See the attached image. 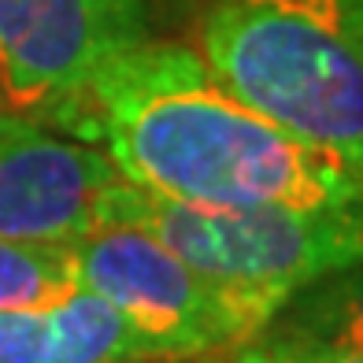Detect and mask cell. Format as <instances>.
<instances>
[{
	"mask_svg": "<svg viewBox=\"0 0 363 363\" xmlns=\"http://www.w3.org/2000/svg\"><path fill=\"white\" fill-rule=\"evenodd\" d=\"M196 52L241 104L363 171V0H226Z\"/></svg>",
	"mask_w": 363,
	"mask_h": 363,
	"instance_id": "obj_2",
	"label": "cell"
},
{
	"mask_svg": "<svg viewBox=\"0 0 363 363\" xmlns=\"http://www.w3.org/2000/svg\"><path fill=\"white\" fill-rule=\"evenodd\" d=\"M74 289L78 282L67 245L0 241V311L41 308Z\"/></svg>",
	"mask_w": 363,
	"mask_h": 363,
	"instance_id": "obj_9",
	"label": "cell"
},
{
	"mask_svg": "<svg viewBox=\"0 0 363 363\" xmlns=\"http://www.w3.org/2000/svg\"><path fill=\"white\" fill-rule=\"evenodd\" d=\"M123 223L145 226L208 278L282 296L363 259V201L337 208H193L130 189Z\"/></svg>",
	"mask_w": 363,
	"mask_h": 363,
	"instance_id": "obj_4",
	"label": "cell"
},
{
	"mask_svg": "<svg viewBox=\"0 0 363 363\" xmlns=\"http://www.w3.org/2000/svg\"><path fill=\"white\" fill-rule=\"evenodd\" d=\"M67 252L74 282L119 311L152 359H219L256 341L286 301L208 278L138 223L101 226Z\"/></svg>",
	"mask_w": 363,
	"mask_h": 363,
	"instance_id": "obj_3",
	"label": "cell"
},
{
	"mask_svg": "<svg viewBox=\"0 0 363 363\" xmlns=\"http://www.w3.org/2000/svg\"><path fill=\"white\" fill-rule=\"evenodd\" d=\"M0 111H8V104H4V89H0Z\"/></svg>",
	"mask_w": 363,
	"mask_h": 363,
	"instance_id": "obj_11",
	"label": "cell"
},
{
	"mask_svg": "<svg viewBox=\"0 0 363 363\" xmlns=\"http://www.w3.org/2000/svg\"><path fill=\"white\" fill-rule=\"evenodd\" d=\"M130 189L96 145L0 111V241L74 245L123 223Z\"/></svg>",
	"mask_w": 363,
	"mask_h": 363,
	"instance_id": "obj_6",
	"label": "cell"
},
{
	"mask_svg": "<svg viewBox=\"0 0 363 363\" xmlns=\"http://www.w3.org/2000/svg\"><path fill=\"white\" fill-rule=\"evenodd\" d=\"M219 363H363V356L334 352V349H304V345H282L256 337L241 349L219 356Z\"/></svg>",
	"mask_w": 363,
	"mask_h": 363,
	"instance_id": "obj_10",
	"label": "cell"
},
{
	"mask_svg": "<svg viewBox=\"0 0 363 363\" xmlns=\"http://www.w3.org/2000/svg\"><path fill=\"white\" fill-rule=\"evenodd\" d=\"M0 363H152V352L111 304L78 286L52 304L0 311Z\"/></svg>",
	"mask_w": 363,
	"mask_h": 363,
	"instance_id": "obj_7",
	"label": "cell"
},
{
	"mask_svg": "<svg viewBox=\"0 0 363 363\" xmlns=\"http://www.w3.org/2000/svg\"><path fill=\"white\" fill-rule=\"evenodd\" d=\"M130 186L193 208H337L363 171L286 134L219 86L204 56L152 41L115 56L60 123Z\"/></svg>",
	"mask_w": 363,
	"mask_h": 363,
	"instance_id": "obj_1",
	"label": "cell"
},
{
	"mask_svg": "<svg viewBox=\"0 0 363 363\" xmlns=\"http://www.w3.org/2000/svg\"><path fill=\"white\" fill-rule=\"evenodd\" d=\"M259 337L363 356V259L289 293Z\"/></svg>",
	"mask_w": 363,
	"mask_h": 363,
	"instance_id": "obj_8",
	"label": "cell"
},
{
	"mask_svg": "<svg viewBox=\"0 0 363 363\" xmlns=\"http://www.w3.org/2000/svg\"><path fill=\"white\" fill-rule=\"evenodd\" d=\"M152 0H0V89L56 126L115 56L148 41Z\"/></svg>",
	"mask_w": 363,
	"mask_h": 363,
	"instance_id": "obj_5",
	"label": "cell"
}]
</instances>
